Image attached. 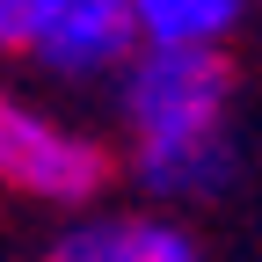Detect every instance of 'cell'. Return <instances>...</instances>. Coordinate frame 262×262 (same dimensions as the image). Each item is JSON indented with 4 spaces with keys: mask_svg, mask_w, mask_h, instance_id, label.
Here are the masks:
<instances>
[{
    "mask_svg": "<svg viewBox=\"0 0 262 262\" xmlns=\"http://www.w3.org/2000/svg\"><path fill=\"white\" fill-rule=\"evenodd\" d=\"M233 66L226 51H139L124 66V124H131V182L153 196H219L233 175L226 139Z\"/></svg>",
    "mask_w": 262,
    "mask_h": 262,
    "instance_id": "cell-1",
    "label": "cell"
},
{
    "mask_svg": "<svg viewBox=\"0 0 262 262\" xmlns=\"http://www.w3.org/2000/svg\"><path fill=\"white\" fill-rule=\"evenodd\" d=\"M110 153L88 139V131H66L51 124L44 110H29L22 95L0 88V189L8 196H29V204H95L110 189Z\"/></svg>",
    "mask_w": 262,
    "mask_h": 262,
    "instance_id": "cell-2",
    "label": "cell"
},
{
    "mask_svg": "<svg viewBox=\"0 0 262 262\" xmlns=\"http://www.w3.org/2000/svg\"><path fill=\"white\" fill-rule=\"evenodd\" d=\"M15 44L58 80H95L139 58V29H131V0H22Z\"/></svg>",
    "mask_w": 262,
    "mask_h": 262,
    "instance_id": "cell-3",
    "label": "cell"
},
{
    "mask_svg": "<svg viewBox=\"0 0 262 262\" xmlns=\"http://www.w3.org/2000/svg\"><path fill=\"white\" fill-rule=\"evenodd\" d=\"M44 262H204L196 241L175 219H124V211H95L80 226H66Z\"/></svg>",
    "mask_w": 262,
    "mask_h": 262,
    "instance_id": "cell-4",
    "label": "cell"
},
{
    "mask_svg": "<svg viewBox=\"0 0 262 262\" xmlns=\"http://www.w3.org/2000/svg\"><path fill=\"white\" fill-rule=\"evenodd\" d=\"M241 22V0H131L139 51H226Z\"/></svg>",
    "mask_w": 262,
    "mask_h": 262,
    "instance_id": "cell-5",
    "label": "cell"
},
{
    "mask_svg": "<svg viewBox=\"0 0 262 262\" xmlns=\"http://www.w3.org/2000/svg\"><path fill=\"white\" fill-rule=\"evenodd\" d=\"M15 29H22V0H0V51H15Z\"/></svg>",
    "mask_w": 262,
    "mask_h": 262,
    "instance_id": "cell-6",
    "label": "cell"
}]
</instances>
